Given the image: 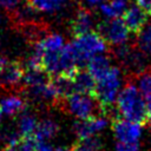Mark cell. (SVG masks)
<instances>
[{
	"label": "cell",
	"mask_w": 151,
	"mask_h": 151,
	"mask_svg": "<svg viewBox=\"0 0 151 151\" xmlns=\"http://www.w3.org/2000/svg\"><path fill=\"white\" fill-rule=\"evenodd\" d=\"M87 71L91 73V76L97 80L101 79L110 70H111V58L103 53V54H98L96 57H93L92 59H90V61L87 63Z\"/></svg>",
	"instance_id": "7c38bea8"
},
{
	"label": "cell",
	"mask_w": 151,
	"mask_h": 151,
	"mask_svg": "<svg viewBox=\"0 0 151 151\" xmlns=\"http://www.w3.org/2000/svg\"><path fill=\"white\" fill-rule=\"evenodd\" d=\"M133 45L147 58H151V21H147L143 28L136 33Z\"/></svg>",
	"instance_id": "e0dca14e"
},
{
	"label": "cell",
	"mask_w": 151,
	"mask_h": 151,
	"mask_svg": "<svg viewBox=\"0 0 151 151\" xmlns=\"http://www.w3.org/2000/svg\"><path fill=\"white\" fill-rule=\"evenodd\" d=\"M136 4L143 8L149 15H151V0H136Z\"/></svg>",
	"instance_id": "484cf974"
},
{
	"label": "cell",
	"mask_w": 151,
	"mask_h": 151,
	"mask_svg": "<svg viewBox=\"0 0 151 151\" xmlns=\"http://www.w3.org/2000/svg\"><path fill=\"white\" fill-rule=\"evenodd\" d=\"M94 26L97 27L93 12L88 8L79 6L70 24V31L72 35L76 38V37L86 34L88 32H92Z\"/></svg>",
	"instance_id": "ba28073f"
},
{
	"label": "cell",
	"mask_w": 151,
	"mask_h": 151,
	"mask_svg": "<svg viewBox=\"0 0 151 151\" xmlns=\"http://www.w3.org/2000/svg\"><path fill=\"white\" fill-rule=\"evenodd\" d=\"M103 2H104V0H81V6L92 11L96 7H99Z\"/></svg>",
	"instance_id": "d4e9b609"
},
{
	"label": "cell",
	"mask_w": 151,
	"mask_h": 151,
	"mask_svg": "<svg viewBox=\"0 0 151 151\" xmlns=\"http://www.w3.org/2000/svg\"><path fill=\"white\" fill-rule=\"evenodd\" d=\"M25 67L17 61H7L1 71V85L6 90H18L24 85Z\"/></svg>",
	"instance_id": "9c48e42d"
},
{
	"label": "cell",
	"mask_w": 151,
	"mask_h": 151,
	"mask_svg": "<svg viewBox=\"0 0 151 151\" xmlns=\"http://www.w3.org/2000/svg\"><path fill=\"white\" fill-rule=\"evenodd\" d=\"M59 106L76 119H87L103 114L101 106L93 94L74 92L64 98Z\"/></svg>",
	"instance_id": "3957f363"
},
{
	"label": "cell",
	"mask_w": 151,
	"mask_h": 151,
	"mask_svg": "<svg viewBox=\"0 0 151 151\" xmlns=\"http://www.w3.org/2000/svg\"><path fill=\"white\" fill-rule=\"evenodd\" d=\"M96 84H97L96 79L91 76V73L87 71V68L81 67L73 76L74 92L93 94L94 88H96Z\"/></svg>",
	"instance_id": "8fae6325"
},
{
	"label": "cell",
	"mask_w": 151,
	"mask_h": 151,
	"mask_svg": "<svg viewBox=\"0 0 151 151\" xmlns=\"http://www.w3.org/2000/svg\"><path fill=\"white\" fill-rule=\"evenodd\" d=\"M97 32L111 46H120L127 42L130 29L122 18L105 19L97 24Z\"/></svg>",
	"instance_id": "5b68a950"
},
{
	"label": "cell",
	"mask_w": 151,
	"mask_h": 151,
	"mask_svg": "<svg viewBox=\"0 0 151 151\" xmlns=\"http://www.w3.org/2000/svg\"><path fill=\"white\" fill-rule=\"evenodd\" d=\"M76 151H104V143L98 134L77 139L72 145Z\"/></svg>",
	"instance_id": "ac0fdd59"
},
{
	"label": "cell",
	"mask_w": 151,
	"mask_h": 151,
	"mask_svg": "<svg viewBox=\"0 0 151 151\" xmlns=\"http://www.w3.org/2000/svg\"><path fill=\"white\" fill-rule=\"evenodd\" d=\"M147 103V112H149V123L151 124V98L146 100Z\"/></svg>",
	"instance_id": "83f0119b"
},
{
	"label": "cell",
	"mask_w": 151,
	"mask_h": 151,
	"mask_svg": "<svg viewBox=\"0 0 151 151\" xmlns=\"http://www.w3.org/2000/svg\"><path fill=\"white\" fill-rule=\"evenodd\" d=\"M0 109L5 116H17L25 111L26 101L19 96H7L0 100Z\"/></svg>",
	"instance_id": "5bb4252c"
},
{
	"label": "cell",
	"mask_w": 151,
	"mask_h": 151,
	"mask_svg": "<svg viewBox=\"0 0 151 151\" xmlns=\"http://www.w3.org/2000/svg\"><path fill=\"white\" fill-rule=\"evenodd\" d=\"M127 78H131L134 81L139 92L143 94V97L146 100L151 98V68L150 67L134 77H127Z\"/></svg>",
	"instance_id": "ffe728a7"
},
{
	"label": "cell",
	"mask_w": 151,
	"mask_h": 151,
	"mask_svg": "<svg viewBox=\"0 0 151 151\" xmlns=\"http://www.w3.org/2000/svg\"><path fill=\"white\" fill-rule=\"evenodd\" d=\"M38 123L39 122L33 113L24 111L19 114L18 123H17V130L21 137H33L35 129L38 126Z\"/></svg>",
	"instance_id": "2e32d148"
},
{
	"label": "cell",
	"mask_w": 151,
	"mask_h": 151,
	"mask_svg": "<svg viewBox=\"0 0 151 151\" xmlns=\"http://www.w3.org/2000/svg\"><path fill=\"white\" fill-rule=\"evenodd\" d=\"M114 1H125L126 2V0H114Z\"/></svg>",
	"instance_id": "4dcf8cb0"
},
{
	"label": "cell",
	"mask_w": 151,
	"mask_h": 151,
	"mask_svg": "<svg viewBox=\"0 0 151 151\" xmlns=\"http://www.w3.org/2000/svg\"><path fill=\"white\" fill-rule=\"evenodd\" d=\"M116 106L120 117L139 123L142 125L149 123L146 99L139 92L137 85L131 78L126 79L124 86L119 91Z\"/></svg>",
	"instance_id": "6da1fadb"
},
{
	"label": "cell",
	"mask_w": 151,
	"mask_h": 151,
	"mask_svg": "<svg viewBox=\"0 0 151 151\" xmlns=\"http://www.w3.org/2000/svg\"><path fill=\"white\" fill-rule=\"evenodd\" d=\"M109 124V118L104 114L91 117L87 119H77L72 125V132L77 139L98 134Z\"/></svg>",
	"instance_id": "8992f818"
},
{
	"label": "cell",
	"mask_w": 151,
	"mask_h": 151,
	"mask_svg": "<svg viewBox=\"0 0 151 151\" xmlns=\"http://www.w3.org/2000/svg\"><path fill=\"white\" fill-rule=\"evenodd\" d=\"M8 60H7V58H5V57H2V55H0V86H1V71H2V67L6 65V63H7Z\"/></svg>",
	"instance_id": "4316f807"
},
{
	"label": "cell",
	"mask_w": 151,
	"mask_h": 151,
	"mask_svg": "<svg viewBox=\"0 0 151 151\" xmlns=\"http://www.w3.org/2000/svg\"><path fill=\"white\" fill-rule=\"evenodd\" d=\"M65 147H59L48 142H37V151H64Z\"/></svg>",
	"instance_id": "603a6c76"
},
{
	"label": "cell",
	"mask_w": 151,
	"mask_h": 151,
	"mask_svg": "<svg viewBox=\"0 0 151 151\" xmlns=\"http://www.w3.org/2000/svg\"><path fill=\"white\" fill-rule=\"evenodd\" d=\"M147 15L149 14L143 8H140L137 4H134L126 7L124 13L122 14V19L126 24L130 32L138 33L143 28V26L147 22Z\"/></svg>",
	"instance_id": "30bf717a"
},
{
	"label": "cell",
	"mask_w": 151,
	"mask_h": 151,
	"mask_svg": "<svg viewBox=\"0 0 151 151\" xmlns=\"http://www.w3.org/2000/svg\"><path fill=\"white\" fill-rule=\"evenodd\" d=\"M20 0H0V8L5 11H15L19 7Z\"/></svg>",
	"instance_id": "cb8c5ba5"
},
{
	"label": "cell",
	"mask_w": 151,
	"mask_h": 151,
	"mask_svg": "<svg viewBox=\"0 0 151 151\" xmlns=\"http://www.w3.org/2000/svg\"><path fill=\"white\" fill-rule=\"evenodd\" d=\"M64 151H76V150L71 146V147H68V149H67V147H65V150H64Z\"/></svg>",
	"instance_id": "f1b7e54d"
},
{
	"label": "cell",
	"mask_w": 151,
	"mask_h": 151,
	"mask_svg": "<svg viewBox=\"0 0 151 151\" xmlns=\"http://www.w3.org/2000/svg\"><path fill=\"white\" fill-rule=\"evenodd\" d=\"M139 142H117L116 151H139Z\"/></svg>",
	"instance_id": "7402d4cb"
},
{
	"label": "cell",
	"mask_w": 151,
	"mask_h": 151,
	"mask_svg": "<svg viewBox=\"0 0 151 151\" xmlns=\"http://www.w3.org/2000/svg\"><path fill=\"white\" fill-rule=\"evenodd\" d=\"M70 44L74 51L80 68L84 65H87L90 59H92L93 57L106 53L109 51L107 41L100 35L99 32L96 31L76 37Z\"/></svg>",
	"instance_id": "7a4b0ae2"
},
{
	"label": "cell",
	"mask_w": 151,
	"mask_h": 151,
	"mask_svg": "<svg viewBox=\"0 0 151 151\" xmlns=\"http://www.w3.org/2000/svg\"><path fill=\"white\" fill-rule=\"evenodd\" d=\"M59 130L60 127L57 122L51 118H45L38 123L33 138L35 139V142H48L58 134Z\"/></svg>",
	"instance_id": "4fadbf2b"
},
{
	"label": "cell",
	"mask_w": 151,
	"mask_h": 151,
	"mask_svg": "<svg viewBox=\"0 0 151 151\" xmlns=\"http://www.w3.org/2000/svg\"><path fill=\"white\" fill-rule=\"evenodd\" d=\"M112 132L117 142H139L143 131L142 124L120 117L112 120Z\"/></svg>",
	"instance_id": "52a82bcc"
},
{
	"label": "cell",
	"mask_w": 151,
	"mask_h": 151,
	"mask_svg": "<svg viewBox=\"0 0 151 151\" xmlns=\"http://www.w3.org/2000/svg\"><path fill=\"white\" fill-rule=\"evenodd\" d=\"M2 116H4V113H2V111H1V109H0V123H1V119H2Z\"/></svg>",
	"instance_id": "f546056e"
},
{
	"label": "cell",
	"mask_w": 151,
	"mask_h": 151,
	"mask_svg": "<svg viewBox=\"0 0 151 151\" xmlns=\"http://www.w3.org/2000/svg\"><path fill=\"white\" fill-rule=\"evenodd\" d=\"M111 52L113 58L122 65L123 70H125L127 77H134L149 68L147 57L134 45L124 44L120 46H114V50Z\"/></svg>",
	"instance_id": "277c9868"
},
{
	"label": "cell",
	"mask_w": 151,
	"mask_h": 151,
	"mask_svg": "<svg viewBox=\"0 0 151 151\" xmlns=\"http://www.w3.org/2000/svg\"><path fill=\"white\" fill-rule=\"evenodd\" d=\"M2 151H37V142L33 137H19L6 144Z\"/></svg>",
	"instance_id": "44dd1931"
},
{
	"label": "cell",
	"mask_w": 151,
	"mask_h": 151,
	"mask_svg": "<svg viewBox=\"0 0 151 151\" xmlns=\"http://www.w3.org/2000/svg\"><path fill=\"white\" fill-rule=\"evenodd\" d=\"M125 9H126V2L125 1L109 0V1H104L99 6V11L105 19L118 18L119 15H122L124 13Z\"/></svg>",
	"instance_id": "d6986e66"
},
{
	"label": "cell",
	"mask_w": 151,
	"mask_h": 151,
	"mask_svg": "<svg viewBox=\"0 0 151 151\" xmlns=\"http://www.w3.org/2000/svg\"><path fill=\"white\" fill-rule=\"evenodd\" d=\"M67 0H27L28 6L34 11V12H40V13H58L60 12Z\"/></svg>",
	"instance_id": "9a60e30c"
}]
</instances>
